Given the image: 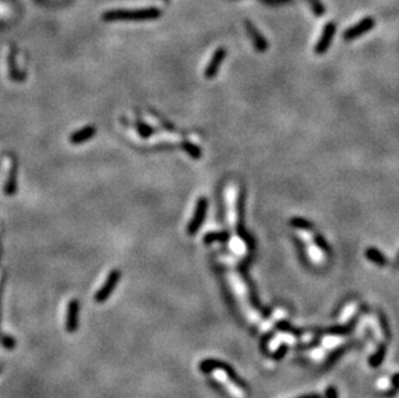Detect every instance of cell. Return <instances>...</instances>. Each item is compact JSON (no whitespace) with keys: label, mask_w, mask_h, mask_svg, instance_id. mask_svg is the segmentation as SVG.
Returning <instances> with one entry per match:
<instances>
[{"label":"cell","mask_w":399,"mask_h":398,"mask_svg":"<svg viewBox=\"0 0 399 398\" xmlns=\"http://www.w3.org/2000/svg\"><path fill=\"white\" fill-rule=\"evenodd\" d=\"M225 57H226L225 48H219V49L213 53L212 58H211L208 66H207L206 71H204V76H206L207 79H213V78L217 75L220 66H221V62L224 61Z\"/></svg>","instance_id":"obj_8"},{"label":"cell","mask_w":399,"mask_h":398,"mask_svg":"<svg viewBox=\"0 0 399 398\" xmlns=\"http://www.w3.org/2000/svg\"><path fill=\"white\" fill-rule=\"evenodd\" d=\"M392 384H393L394 388L399 389V373L394 374V375L392 376Z\"/></svg>","instance_id":"obj_25"},{"label":"cell","mask_w":399,"mask_h":398,"mask_svg":"<svg viewBox=\"0 0 399 398\" xmlns=\"http://www.w3.org/2000/svg\"><path fill=\"white\" fill-rule=\"evenodd\" d=\"M393 266H394V268H396V269H398V268H399V252L397 253V257H396V260H394Z\"/></svg>","instance_id":"obj_28"},{"label":"cell","mask_w":399,"mask_h":398,"mask_svg":"<svg viewBox=\"0 0 399 398\" xmlns=\"http://www.w3.org/2000/svg\"><path fill=\"white\" fill-rule=\"evenodd\" d=\"M350 331V327H344V326H336V327H331L328 330V334L331 335H345Z\"/></svg>","instance_id":"obj_20"},{"label":"cell","mask_w":399,"mask_h":398,"mask_svg":"<svg viewBox=\"0 0 399 398\" xmlns=\"http://www.w3.org/2000/svg\"><path fill=\"white\" fill-rule=\"evenodd\" d=\"M326 398H339V393L335 387H328L326 389Z\"/></svg>","instance_id":"obj_22"},{"label":"cell","mask_w":399,"mask_h":398,"mask_svg":"<svg viewBox=\"0 0 399 398\" xmlns=\"http://www.w3.org/2000/svg\"><path fill=\"white\" fill-rule=\"evenodd\" d=\"M298 398H322L319 395H315V393H311V395H306V396H302V397H298Z\"/></svg>","instance_id":"obj_27"},{"label":"cell","mask_w":399,"mask_h":398,"mask_svg":"<svg viewBox=\"0 0 399 398\" xmlns=\"http://www.w3.org/2000/svg\"><path fill=\"white\" fill-rule=\"evenodd\" d=\"M79 312L80 303L78 299H71L67 304L66 309V322L65 327L69 334H75L78 327H79Z\"/></svg>","instance_id":"obj_5"},{"label":"cell","mask_w":399,"mask_h":398,"mask_svg":"<svg viewBox=\"0 0 399 398\" xmlns=\"http://www.w3.org/2000/svg\"><path fill=\"white\" fill-rule=\"evenodd\" d=\"M375 26V19L372 17H367V18L362 19L361 22H358L357 25H354L353 27L348 28L345 32H344V39L345 40H353L355 38H359L363 34H366L367 31L372 30Z\"/></svg>","instance_id":"obj_7"},{"label":"cell","mask_w":399,"mask_h":398,"mask_svg":"<svg viewBox=\"0 0 399 398\" xmlns=\"http://www.w3.org/2000/svg\"><path fill=\"white\" fill-rule=\"evenodd\" d=\"M385 356H387V345L381 344L380 347L377 348V351L371 356L370 360H368V364H370L371 367L377 369V367H380L381 364L384 362Z\"/></svg>","instance_id":"obj_12"},{"label":"cell","mask_w":399,"mask_h":398,"mask_svg":"<svg viewBox=\"0 0 399 398\" xmlns=\"http://www.w3.org/2000/svg\"><path fill=\"white\" fill-rule=\"evenodd\" d=\"M289 224H291V226L295 227V229H300V230L311 231L314 229L313 222H310L304 217H292L289 220Z\"/></svg>","instance_id":"obj_14"},{"label":"cell","mask_w":399,"mask_h":398,"mask_svg":"<svg viewBox=\"0 0 399 398\" xmlns=\"http://www.w3.org/2000/svg\"><path fill=\"white\" fill-rule=\"evenodd\" d=\"M0 344H1V347L5 348V349H13V348H16V340H14L13 336L0 332Z\"/></svg>","instance_id":"obj_17"},{"label":"cell","mask_w":399,"mask_h":398,"mask_svg":"<svg viewBox=\"0 0 399 398\" xmlns=\"http://www.w3.org/2000/svg\"><path fill=\"white\" fill-rule=\"evenodd\" d=\"M16 190V168H13L12 172L9 175V180L6 181L5 184V194H13Z\"/></svg>","instance_id":"obj_16"},{"label":"cell","mask_w":399,"mask_h":398,"mask_svg":"<svg viewBox=\"0 0 399 398\" xmlns=\"http://www.w3.org/2000/svg\"><path fill=\"white\" fill-rule=\"evenodd\" d=\"M199 370L203 374H212L215 371H217V370H224L226 376L234 383V386L241 387L242 389H247V384L237 375V373L228 364H224V362H220V361L216 360H204L200 362Z\"/></svg>","instance_id":"obj_1"},{"label":"cell","mask_w":399,"mask_h":398,"mask_svg":"<svg viewBox=\"0 0 399 398\" xmlns=\"http://www.w3.org/2000/svg\"><path fill=\"white\" fill-rule=\"evenodd\" d=\"M96 135V127L93 126H87L82 130H78L76 132H74L71 136H70V142L74 144V145H79V144H83V142L88 141V140L93 139Z\"/></svg>","instance_id":"obj_10"},{"label":"cell","mask_w":399,"mask_h":398,"mask_svg":"<svg viewBox=\"0 0 399 398\" xmlns=\"http://www.w3.org/2000/svg\"><path fill=\"white\" fill-rule=\"evenodd\" d=\"M314 242H315V244L319 247L320 250L324 251L326 253H331L330 244L327 243V240L324 239V238L322 237L320 234H315V235H314Z\"/></svg>","instance_id":"obj_18"},{"label":"cell","mask_w":399,"mask_h":398,"mask_svg":"<svg viewBox=\"0 0 399 398\" xmlns=\"http://www.w3.org/2000/svg\"><path fill=\"white\" fill-rule=\"evenodd\" d=\"M276 329L278 330H280V331H285V332H288V331H292V326L289 325L288 322H279L278 325H276Z\"/></svg>","instance_id":"obj_23"},{"label":"cell","mask_w":399,"mask_h":398,"mask_svg":"<svg viewBox=\"0 0 399 398\" xmlns=\"http://www.w3.org/2000/svg\"><path fill=\"white\" fill-rule=\"evenodd\" d=\"M181 148L184 149L185 152L190 155L193 159H200V157H202V150H200L197 145L191 144V142L189 141L182 142V144H181Z\"/></svg>","instance_id":"obj_15"},{"label":"cell","mask_w":399,"mask_h":398,"mask_svg":"<svg viewBox=\"0 0 399 398\" xmlns=\"http://www.w3.org/2000/svg\"><path fill=\"white\" fill-rule=\"evenodd\" d=\"M3 287H4V278L0 281V310H1V296H3Z\"/></svg>","instance_id":"obj_26"},{"label":"cell","mask_w":399,"mask_h":398,"mask_svg":"<svg viewBox=\"0 0 399 398\" xmlns=\"http://www.w3.org/2000/svg\"><path fill=\"white\" fill-rule=\"evenodd\" d=\"M336 32V23L335 22H328L326 26H324L323 34L320 36V39L318 40L317 45L314 48V52L315 54H324L327 52V49L330 48L331 43H332V39L335 36Z\"/></svg>","instance_id":"obj_6"},{"label":"cell","mask_w":399,"mask_h":398,"mask_svg":"<svg viewBox=\"0 0 399 398\" xmlns=\"http://www.w3.org/2000/svg\"><path fill=\"white\" fill-rule=\"evenodd\" d=\"M1 370H3V366H1V365H0V373H1Z\"/></svg>","instance_id":"obj_29"},{"label":"cell","mask_w":399,"mask_h":398,"mask_svg":"<svg viewBox=\"0 0 399 398\" xmlns=\"http://www.w3.org/2000/svg\"><path fill=\"white\" fill-rule=\"evenodd\" d=\"M229 237H230V234L228 231H212V233H208L204 235L203 242L206 244L213 243V242H226Z\"/></svg>","instance_id":"obj_13"},{"label":"cell","mask_w":399,"mask_h":398,"mask_svg":"<svg viewBox=\"0 0 399 398\" xmlns=\"http://www.w3.org/2000/svg\"><path fill=\"white\" fill-rule=\"evenodd\" d=\"M207 208H208V200L204 197H200L198 199L197 205H195L193 217H191L190 222L187 225V234L189 235H194V234H197L199 231L200 226H202V224L204 222V218H206Z\"/></svg>","instance_id":"obj_4"},{"label":"cell","mask_w":399,"mask_h":398,"mask_svg":"<svg viewBox=\"0 0 399 398\" xmlns=\"http://www.w3.org/2000/svg\"><path fill=\"white\" fill-rule=\"evenodd\" d=\"M246 28H247L248 35H250L251 40L254 43L255 48H256L259 52H265L267 48H269V44H267V40L264 38L263 35L260 34V31L255 27L250 21H246Z\"/></svg>","instance_id":"obj_9"},{"label":"cell","mask_w":399,"mask_h":398,"mask_svg":"<svg viewBox=\"0 0 399 398\" xmlns=\"http://www.w3.org/2000/svg\"><path fill=\"white\" fill-rule=\"evenodd\" d=\"M366 257H367L371 262L376 264L377 266H385L388 264L387 256L384 255L381 251L375 248V247H368L367 250H366Z\"/></svg>","instance_id":"obj_11"},{"label":"cell","mask_w":399,"mask_h":398,"mask_svg":"<svg viewBox=\"0 0 399 398\" xmlns=\"http://www.w3.org/2000/svg\"><path fill=\"white\" fill-rule=\"evenodd\" d=\"M160 12L158 9L150 8V9L139 10H114L109 12L104 16L105 19H150L159 17Z\"/></svg>","instance_id":"obj_2"},{"label":"cell","mask_w":399,"mask_h":398,"mask_svg":"<svg viewBox=\"0 0 399 398\" xmlns=\"http://www.w3.org/2000/svg\"><path fill=\"white\" fill-rule=\"evenodd\" d=\"M138 131L139 133L142 135L143 137H149V135H151L152 133V130L150 128V127H147L146 124L143 123H138Z\"/></svg>","instance_id":"obj_21"},{"label":"cell","mask_w":399,"mask_h":398,"mask_svg":"<svg viewBox=\"0 0 399 398\" xmlns=\"http://www.w3.org/2000/svg\"><path fill=\"white\" fill-rule=\"evenodd\" d=\"M121 277H122V273L119 269H113V270L109 273L108 278H106L105 283L102 284V287L100 288L97 292H96V295H95L96 303L102 304L108 300L109 297L113 295V292H114L115 287L118 286L119 281H121Z\"/></svg>","instance_id":"obj_3"},{"label":"cell","mask_w":399,"mask_h":398,"mask_svg":"<svg viewBox=\"0 0 399 398\" xmlns=\"http://www.w3.org/2000/svg\"><path fill=\"white\" fill-rule=\"evenodd\" d=\"M380 322H381V329H383L385 338L392 339V330H390V327H389V323H388L387 317L384 316L383 313H380Z\"/></svg>","instance_id":"obj_19"},{"label":"cell","mask_w":399,"mask_h":398,"mask_svg":"<svg viewBox=\"0 0 399 398\" xmlns=\"http://www.w3.org/2000/svg\"><path fill=\"white\" fill-rule=\"evenodd\" d=\"M285 353H287V347H285V345H282L280 349H279V351L274 354V358H276V360H280V358L284 357Z\"/></svg>","instance_id":"obj_24"}]
</instances>
